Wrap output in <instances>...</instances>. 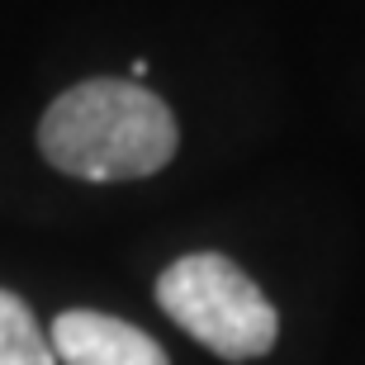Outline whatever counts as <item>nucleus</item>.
Returning <instances> with one entry per match:
<instances>
[{"label":"nucleus","instance_id":"3","mask_svg":"<svg viewBox=\"0 0 365 365\" xmlns=\"http://www.w3.org/2000/svg\"><path fill=\"white\" fill-rule=\"evenodd\" d=\"M48 341H53V356L62 365H171L157 337L95 309L57 313Z\"/></svg>","mask_w":365,"mask_h":365},{"label":"nucleus","instance_id":"1","mask_svg":"<svg viewBox=\"0 0 365 365\" xmlns=\"http://www.w3.org/2000/svg\"><path fill=\"white\" fill-rule=\"evenodd\" d=\"M180 148L176 114L148 86L95 76L62 91L38 123L43 162L76 180L157 176Z\"/></svg>","mask_w":365,"mask_h":365},{"label":"nucleus","instance_id":"4","mask_svg":"<svg viewBox=\"0 0 365 365\" xmlns=\"http://www.w3.org/2000/svg\"><path fill=\"white\" fill-rule=\"evenodd\" d=\"M0 365H57L53 341L38 332L19 294L0 289Z\"/></svg>","mask_w":365,"mask_h":365},{"label":"nucleus","instance_id":"2","mask_svg":"<svg viewBox=\"0 0 365 365\" xmlns=\"http://www.w3.org/2000/svg\"><path fill=\"white\" fill-rule=\"evenodd\" d=\"M157 304L171 323L223 361H257L280 337L271 299L223 252H190L171 261L157 275Z\"/></svg>","mask_w":365,"mask_h":365}]
</instances>
